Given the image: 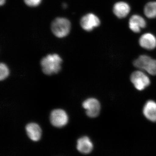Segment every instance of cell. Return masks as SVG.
I'll return each instance as SVG.
<instances>
[{"label": "cell", "mask_w": 156, "mask_h": 156, "mask_svg": "<svg viewBox=\"0 0 156 156\" xmlns=\"http://www.w3.org/2000/svg\"><path fill=\"white\" fill-rule=\"evenodd\" d=\"M143 112L146 119L151 122H156V102L153 100H148L144 106Z\"/></svg>", "instance_id": "cell-10"}, {"label": "cell", "mask_w": 156, "mask_h": 156, "mask_svg": "<svg viewBox=\"0 0 156 156\" xmlns=\"http://www.w3.org/2000/svg\"><path fill=\"white\" fill-rule=\"evenodd\" d=\"M100 24V20L98 17L92 13L86 14L80 20L81 27L87 31H91Z\"/></svg>", "instance_id": "cell-7"}, {"label": "cell", "mask_w": 156, "mask_h": 156, "mask_svg": "<svg viewBox=\"0 0 156 156\" xmlns=\"http://www.w3.org/2000/svg\"><path fill=\"white\" fill-rule=\"evenodd\" d=\"M9 74V70L5 63H1L0 65V80H1L8 77Z\"/></svg>", "instance_id": "cell-15"}, {"label": "cell", "mask_w": 156, "mask_h": 156, "mask_svg": "<svg viewBox=\"0 0 156 156\" xmlns=\"http://www.w3.org/2000/svg\"><path fill=\"white\" fill-rule=\"evenodd\" d=\"M42 0H24V2L30 7H35L38 6Z\"/></svg>", "instance_id": "cell-16"}, {"label": "cell", "mask_w": 156, "mask_h": 156, "mask_svg": "<svg viewBox=\"0 0 156 156\" xmlns=\"http://www.w3.org/2000/svg\"><path fill=\"white\" fill-rule=\"evenodd\" d=\"M144 13L145 16L149 18L156 17V2H150L146 5L144 9Z\"/></svg>", "instance_id": "cell-14"}, {"label": "cell", "mask_w": 156, "mask_h": 156, "mask_svg": "<svg viewBox=\"0 0 156 156\" xmlns=\"http://www.w3.org/2000/svg\"><path fill=\"white\" fill-rule=\"evenodd\" d=\"M71 29L70 22L63 17H58L53 20L51 30L54 35L58 38H63L68 35Z\"/></svg>", "instance_id": "cell-2"}, {"label": "cell", "mask_w": 156, "mask_h": 156, "mask_svg": "<svg viewBox=\"0 0 156 156\" xmlns=\"http://www.w3.org/2000/svg\"><path fill=\"white\" fill-rule=\"evenodd\" d=\"M62 62V59L57 54H49L41 61L42 70L48 75L57 73L61 69Z\"/></svg>", "instance_id": "cell-1"}, {"label": "cell", "mask_w": 156, "mask_h": 156, "mask_svg": "<svg viewBox=\"0 0 156 156\" xmlns=\"http://www.w3.org/2000/svg\"><path fill=\"white\" fill-rule=\"evenodd\" d=\"M130 7L125 2H120L115 4L113 7L114 13L118 18L126 17L130 12Z\"/></svg>", "instance_id": "cell-13"}, {"label": "cell", "mask_w": 156, "mask_h": 156, "mask_svg": "<svg viewBox=\"0 0 156 156\" xmlns=\"http://www.w3.org/2000/svg\"><path fill=\"white\" fill-rule=\"evenodd\" d=\"M131 80L135 88L139 91L144 90L151 83L148 76L140 71H136L132 73Z\"/></svg>", "instance_id": "cell-4"}, {"label": "cell", "mask_w": 156, "mask_h": 156, "mask_svg": "<svg viewBox=\"0 0 156 156\" xmlns=\"http://www.w3.org/2000/svg\"><path fill=\"white\" fill-rule=\"evenodd\" d=\"M83 106L86 110L87 115L90 118H95L100 113V103L96 98H88L83 102Z\"/></svg>", "instance_id": "cell-6"}, {"label": "cell", "mask_w": 156, "mask_h": 156, "mask_svg": "<svg viewBox=\"0 0 156 156\" xmlns=\"http://www.w3.org/2000/svg\"><path fill=\"white\" fill-rule=\"evenodd\" d=\"M51 124L56 128H62L68 122V116L66 112L61 109H56L51 112L50 117Z\"/></svg>", "instance_id": "cell-5"}, {"label": "cell", "mask_w": 156, "mask_h": 156, "mask_svg": "<svg viewBox=\"0 0 156 156\" xmlns=\"http://www.w3.org/2000/svg\"><path fill=\"white\" fill-rule=\"evenodd\" d=\"M26 131L30 139L34 141H38L41 139L42 130L38 124L30 123L26 127Z\"/></svg>", "instance_id": "cell-12"}, {"label": "cell", "mask_w": 156, "mask_h": 156, "mask_svg": "<svg viewBox=\"0 0 156 156\" xmlns=\"http://www.w3.org/2000/svg\"><path fill=\"white\" fill-rule=\"evenodd\" d=\"M6 0H0V5L1 6L3 5L5 2Z\"/></svg>", "instance_id": "cell-17"}, {"label": "cell", "mask_w": 156, "mask_h": 156, "mask_svg": "<svg viewBox=\"0 0 156 156\" xmlns=\"http://www.w3.org/2000/svg\"><path fill=\"white\" fill-rule=\"evenodd\" d=\"M93 143L88 136H82L77 140V149L81 153L85 154H90L93 150Z\"/></svg>", "instance_id": "cell-8"}, {"label": "cell", "mask_w": 156, "mask_h": 156, "mask_svg": "<svg viewBox=\"0 0 156 156\" xmlns=\"http://www.w3.org/2000/svg\"><path fill=\"white\" fill-rule=\"evenodd\" d=\"M135 67L144 70L151 75H156V60L146 55H141L134 62Z\"/></svg>", "instance_id": "cell-3"}, {"label": "cell", "mask_w": 156, "mask_h": 156, "mask_svg": "<svg viewBox=\"0 0 156 156\" xmlns=\"http://www.w3.org/2000/svg\"><path fill=\"white\" fill-rule=\"evenodd\" d=\"M146 26L145 20L137 14L131 16L129 21V28L134 33H139Z\"/></svg>", "instance_id": "cell-9"}, {"label": "cell", "mask_w": 156, "mask_h": 156, "mask_svg": "<svg viewBox=\"0 0 156 156\" xmlns=\"http://www.w3.org/2000/svg\"><path fill=\"white\" fill-rule=\"evenodd\" d=\"M139 44L144 49L152 50L156 48V38L151 33H146L140 38Z\"/></svg>", "instance_id": "cell-11"}]
</instances>
